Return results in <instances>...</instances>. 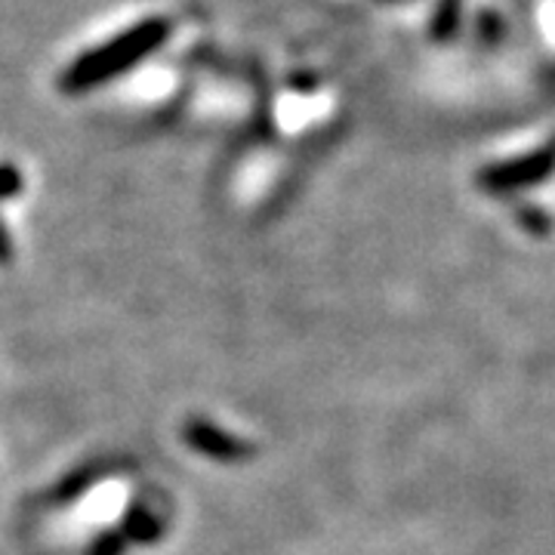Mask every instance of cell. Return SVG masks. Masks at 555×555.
<instances>
[{"instance_id":"6da1fadb","label":"cell","mask_w":555,"mask_h":555,"mask_svg":"<svg viewBox=\"0 0 555 555\" xmlns=\"http://www.w3.org/2000/svg\"><path fill=\"white\" fill-rule=\"evenodd\" d=\"M170 35V22L167 20H145L133 25L130 31H124L115 40L102 43L96 50L83 53L65 75H62V90L65 93H87L93 87H100L105 80L118 78L124 72H130L142 56L155 53L160 43Z\"/></svg>"}]
</instances>
